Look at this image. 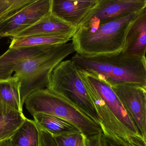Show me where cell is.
<instances>
[{
	"mask_svg": "<svg viewBox=\"0 0 146 146\" xmlns=\"http://www.w3.org/2000/svg\"><path fill=\"white\" fill-rule=\"evenodd\" d=\"M124 2H146V0H115Z\"/></svg>",
	"mask_w": 146,
	"mask_h": 146,
	"instance_id": "obj_25",
	"label": "cell"
},
{
	"mask_svg": "<svg viewBox=\"0 0 146 146\" xmlns=\"http://www.w3.org/2000/svg\"><path fill=\"white\" fill-rule=\"evenodd\" d=\"M39 129L40 133V146H58L54 137L52 135L42 129L39 128Z\"/></svg>",
	"mask_w": 146,
	"mask_h": 146,
	"instance_id": "obj_22",
	"label": "cell"
},
{
	"mask_svg": "<svg viewBox=\"0 0 146 146\" xmlns=\"http://www.w3.org/2000/svg\"><path fill=\"white\" fill-rule=\"evenodd\" d=\"M26 119L23 112L0 102V142L10 139Z\"/></svg>",
	"mask_w": 146,
	"mask_h": 146,
	"instance_id": "obj_15",
	"label": "cell"
},
{
	"mask_svg": "<svg viewBox=\"0 0 146 146\" xmlns=\"http://www.w3.org/2000/svg\"><path fill=\"white\" fill-rule=\"evenodd\" d=\"M25 104L32 115L44 113L61 118L76 127L86 137L102 133L98 123L47 88L38 89L31 93Z\"/></svg>",
	"mask_w": 146,
	"mask_h": 146,
	"instance_id": "obj_4",
	"label": "cell"
},
{
	"mask_svg": "<svg viewBox=\"0 0 146 146\" xmlns=\"http://www.w3.org/2000/svg\"><path fill=\"white\" fill-rule=\"evenodd\" d=\"M0 146H9L8 139L0 142Z\"/></svg>",
	"mask_w": 146,
	"mask_h": 146,
	"instance_id": "obj_26",
	"label": "cell"
},
{
	"mask_svg": "<svg viewBox=\"0 0 146 146\" xmlns=\"http://www.w3.org/2000/svg\"><path fill=\"white\" fill-rule=\"evenodd\" d=\"M75 52L72 43L54 45L51 48L20 64L14 76L20 82V95L23 106L26 99L36 90L47 87L56 67Z\"/></svg>",
	"mask_w": 146,
	"mask_h": 146,
	"instance_id": "obj_3",
	"label": "cell"
},
{
	"mask_svg": "<svg viewBox=\"0 0 146 146\" xmlns=\"http://www.w3.org/2000/svg\"><path fill=\"white\" fill-rule=\"evenodd\" d=\"M110 86L146 142V99L142 86L130 83Z\"/></svg>",
	"mask_w": 146,
	"mask_h": 146,
	"instance_id": "obj_8",
	"label": "cell"
},
{
	"mask_svg": "<svg viewBox=\"0 0 146 146\" xmlns=\"http://www.w3.org/2000/svg\"><path fill=\"white\" fill-rule=\"evenodd\" d=\"M82 74L94 88L107 106L122 124L126 131L140 146H146V142L128 114L110 85L97 74L80 70Z\"/></svg>",
	"mask_w": 146,
	"mask_h": 146,
	"instance_id": "obj_6",
	"label": "cell"
},
{
	"mask_svg": "<svg viewBox=\"0 0 146 146\" xmlns=\"http://www.w3.org/2000/svg\"><path fill=\"white\" fill-rule=\"evenodd\" d=\"M33 116L39 128L47 131L53 136L80 131L72 123L54 116L38 113L34 114Z\"/></svg>",
	"mask_w": 146,
	"mask_h": 146,
	"instance_id": "obj_16",
	"label": "cell"
},
{
	"mask_svg": "<svg viewBox=\"0 0 146 146\" xmlns=\"http://www.w3.org/2000/svg\"><path fill=\"white\" fill-rule=\"evenodd\" d=\"M54 45L9 48L0 56V79L11 77L20 64L51 48Z\"/></svg>",
	"mask_w": 146,
	"mask_h": 146,
	"instance_id": "obj_13",
	"label": "cell"
},
{
	"mask_svg": "<svg viewBox=\"0 0 146 146\" xmlns=\"http://www.w3.org/2000/svg\"><path fill=\"white\" fill-rule=\"evenodd\" d=\"M123 54L129 57L143 58L146 53V9L140 12L129 25Z\"/></svg>",
	"mask_w": 146,
	"mask_h": 146,
	"instance_id": "obj_11",
	"label": "cell"
},
{
	"mask_svg": "<svg viewBox=\"0 0 146 146\" xmlns=\"http://www.w3.org/2000/svg\"><path fill=\"white\" fill-rule=\"evenodd\" d=\"M58 146H87V137L79 131L54 136Z\"/></svg>",
	"mask_w": 146,
	"mask_h": 146,
	"instance_id": "obj_21",
	"label": "cell"
},
{
	"mask_svg": "<svg viewBox=\"0 0 146 146\" xmlns=\"http://www.w3.org/2000/svg\"><path fill=\"white\" fill-rule=\"evenodd\" d=\"M71 60L78 69L99 75L110 85H146V58L129 57L121 52L112 55L86 57L75 54Z\"/></svg>",
	"mask_w": 146,
	"mask_h": 146,
	"instance_id": "obj_2",
	"label": "cell"
},
{
	"mask_svg": "<svg viewBox=\"0 0 146 146\" xmlns=\"http://www.w3.org/2000/svg\"><path fill=\"white\" fill-rule=\"evenodd\" d=\"M78 1H84L90 2H93L96 3L98 2L100 0H78Z\"/></svg>",
	"mask_w": 146,
	"mask_h": 146,
	"instance_id": "obj_27",
	"label": "cell"
},
{
	"mask_svg": "<svg viewBox=\"0 0 146 146\" xmlns=\"http://www.w3.org/2000/svg\"><path fill=\"white\" fill-rule=\"evenodd\" d=\"M80 73L99 115L100 126L103 133L114 140L126 145L140 146L127 132L94 88L80 71Z\"/></svg>",
	"mask_w": 146,
	"mask_h": 146,
	"instance_id": "obj_9",
	"label": "cell"
},
{
	"mask_svg": "<svg viewBox=\"0 0 146 146\" xmlns=\"http://www.w3.org/2000/svg\"><path fill=\"white\" fill-rule=\"evenodd\" d=\"M8 141L9 146H40V129L34 120L26 118Z\"/></svg>",
	"mask_w": 146,
	"mask_h": 146,
	"instance_id": "obj_17",
	"label": "cell"
},
{
	"mask_svg": "<svg viewBox=\"0 0 146 146\" xmlns=\"http://www.w3.org/2000/svg\"><path fill=\"white\" fill-rule=\"evenodd\" d=\"M95 4L78 0H51L50 12L77 28Z\"/></svg>",
	"mask_w": 146,
	"mask_h": 146,
	"instance_id": "obj_12",
	"label": "cell"
},
{
	"mask_svg": "<svg viewBox=\"0 0 146 146\" xmlns=\"http://www.w3.org/2000/svg\"><path fill=\"white\" fill-rule=\"evenodd\" d=\"M146 2H131L115 0H100L87 14L78 27H92L141 11Z\"/></svg>",
	"mask_w": 146,
	"mask_h": 146,
	"instance_id": "obj_7",
	"label": "cell"
},
{
	"mask_svg": "<svg viewBox=\"0 0 146 146\" xmlns=\"http://www.w3.org/2000/svg\"><path fill=\"white\" fill-rule=\"evenodd\" d=\"M103 146H129L119 143L111 138L103 135Z\"/></svg>",
	"mask_w": 146,
	"mask_h": 146,
	"instance_id": "obj_24",
	"label": "cell"
},
{
	"mask_svg": "<svg viewBox=\"0 0 146 146\" xmlns=\"http://www.w3.org/2000/svg\"><path fill=\"white\" fill-rule=\"evenodd\" d=\"M141 11L94 27H79L72 38L75 51L86 57L122 52L128 28Z\"/></svg>",
	"mask_w": 146,
	"mask_h": 146,
	"instance_id": "obj_1",
	"label": "cell"
},
{
	"mask_svg": "<svg viewBox=\"0 0 146 146\" xmlns=\"http://www.w3.org/2000/svg\"><path fill=\"white\" fill-rule=\"evenodd\" d=\"M100 125V118L79 69L72 60L62 61L53 70L47 86Z\"/></svg>",
	"mask_w": 146,
	"mask_h": 146,
	"instance_id": "obj_5",
	"label": "cell"
},
{
	"mask_svg": "<svg viewBox=\"0 0 146 146\" xmlns=\"http://www.w3.org/2000/svg\"><path fill=\"white\" fill-rule=\"evenodd\" d=\"M71 35H33L12 38L9 48H24L66 43L72 40Z\"/></svg>",
	"mask_w": 146,
	"mask_h": 146,
	"instance_id": "obj_18",
	"label": "cell"
},
{
	"mask_svg": "<svg viewBox=\"0 0 146 146\" xmlns=\"http://www.w3.org/2000/svg\"><path fill=\"white\" fill-rule=\"evenodd\" d=\"M37 0H0V23L8 19Z\"/></svg>",
	"mask_w": 146,
	"mask_h": 146,
	"instance_id": "obj_20",
	"label": "cell"
},
{
	"mask_svg": "<svg viewBox=\"0 0 146 146\" xmlns=\"http://www.w3.org/2000/svg\"><path fill=\"white\" fill-rule=\"evenodd\" d=\"M77 30V27L62 20L50 12L35 25L19 33L13 37L58 34L74 36Z\"/></svg>",
	"mask_w": 146,
	"mask_h": 146,
	"instance_id": "obj_14",
	"label": "cell"
},
{
	"mask_svg": "<svg viewBox=\"0 0 146 146\" xmlns=\"http://www.w3.org/2000/svg\"><path fill=\"white\" fill-rule=\"evenodd\" d=\"M21 84L18 77L0 79V102L23 112L20 95Z\"/></svg>",
	"mask_w": 146,
	"mask_h": 146,
	"instance_id": "obj_19",
	"label": "cell"
},
{
	"mask_svg": "<svg viewBox=\"0 0 146 146\" xmlns=\"http://www.w3.org/2000/svg\"><path fill=\"white\" fill-rule=\"evenodd\" d=\"M51 0H37L8 19L0 23V38L14 37L50 13Z\"/></svg>",
	"mask_w": 146,
	"mask_h": 146,
	"instance_id": "obj_10",
	"label": "cell"
},
{
	"mask_svg": "<svg viewBox=\"0 0 146 146\" xmlns=\"http://www.w3.org/2000/svg\"><path fill=\"white\" fill-rule=\"evenodd\" d=\"M143 88V90H144V92H145V95L146 99V85L144 86H142Z\"/></svg>",
	"mask_w": 146,
	"mask_h": 146,
	"instance_id": "obj_28",
	"label": "cell"
},
{
	"mask_svg": "<svg viewBox=\"0 0 146 146\" xmlns=\"http://www.w3.org/2000/svg\"><path fill=\"white\" fill-rule=\"evenodd\" d=\"M87 146H88V145Z\"/></svg>",
	"mask_w": 146,
	"mask_h": 146,
	"instance_id": "obj_29",
	"label": "cell"
},
{
	"mask_svg": "<svg viewBox=\"0 0 146 146\" xmlns=\"http://www.w3.org/2000/svg\"><path fill=\"white\" fill-rule=\"evenodd\" d=\"M103 133L87 137L88 146H103Z\"/></svg>",
	"mask_w": 146,
	"mask_h": 146,
	"instance_id": "obj_23",
	"label": "cell"
}]
</instances>
